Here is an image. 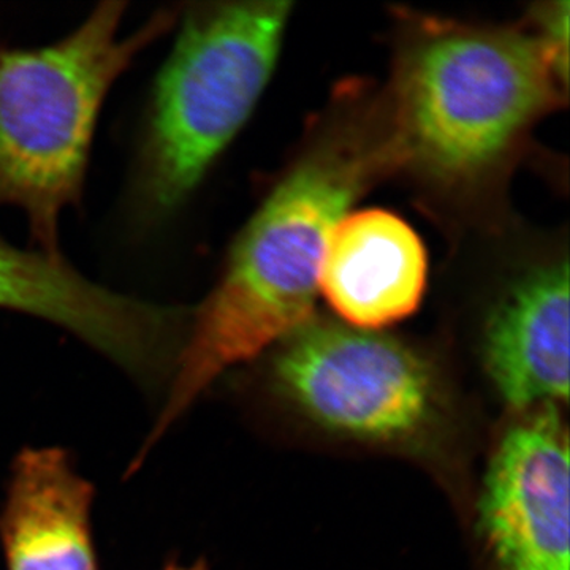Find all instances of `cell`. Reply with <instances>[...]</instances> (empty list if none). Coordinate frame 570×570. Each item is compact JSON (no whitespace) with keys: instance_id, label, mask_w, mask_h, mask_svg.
I'll return each mask as SVG.
<instances>
[{"instance_id":"3957f363","label":"cell","mask_w":570,"mask_h":570,"mask_svg":"<svg viewBox=\"0 0 570 570\" xmlns=\"http://www.w3.org/2000/svg\"><path fill=\"white\" fill-rule=\"evenodd\" d=\"M124 10L100 3L50 47L0 48V209H21L47 254L59 255V220L80 200L105 97L176 21L163 11L121 37Z\"/></svg>"},{"instance_id":"8992f818","label":"cell","mask_w":570,"mask_h":570,"mask_svg":"<svg viewBox=\"0 0 570 570\" xmlns=\"http://www.w3.org/2000/svg\"><path fill=\"white\" fill-rule=\"evenodd\" d=\"M0 309L50 322L99 352L141 387L167 373L183 330L179 307L141 302L94 283L62 255L0 239Z\"/></svg>"},{"instance_id":"52a82bcc","label":"cell","mask_w":570,"mask_h":570,"mask_svg":"<svg viewBox=\"0 0 570 570\" xmlns=\"http://www.w3.org/2000/svg\"><path fill=\"white\" fill-rule=\"evenodd\" d=\"M480 524L498 570H569V434L557 406L524 412L499 441Z\"/></svg>"},{"instance_id":"277c9868","label":"cell","mask_w":570,"mask_h":570,"mask_svg":"<svg viewBox=\"0 0 570 570\" xmlns=\"http://www.w3.org/2000/svg\"><path fill=\"white\" fill-rule=\"evenodd\" d=\"M291 10L235 2L187 11L154 86L137 179L146 214L186 200L245 126L275 70Z\"/></svg>"},{"instance_id":"7a4b0ae2","label":"cell","mask_w":570,"mask_h":570,"mask_svg":"<svg viewBox=\"0 0 570 570\" xmlns=\"http://www.w3.org/2000/svg\"><path fill=\"white\" fill-rule=\"evenodd\" d=\"M400 51L393 145L401 164L442 186L491 174L568 99V75L532 28L425 20Z\"/></svg>"},{"instance_id":"30bf717a","label":"cell","mask_w":570,"mask_h":570,"mask_svg":"<svg viewBox=\"0 0 570 570\" xmlns=\"http://www.w3.org/2000/svg\"><path fill=\"white\" fill-rule=\"evenodd\" d=\"M485 363L499 395L528 412L569 397V264L521 277L491 314Z\"/></svg>"},{"instance_id":"8fae6325","label":"cell","mask_w":570,"mask_h":570,"mask_svg":"<svg viewBox=\"0 0 570 570\" xmlns=\"http://www.w3.org/2000/svg\"><path fill=\"white\" fill-rule=\"evenodd\" d=\"M163 570H209L206 568V564L204 561L194 562V564H181V562L178 561H170L167 562V564L164 566Z\"/></svg>"},{"instance_id":"6da1fadb","label":"cell","mask_w":570,"mask_h":570,"mask_svg":"<svg viewBox=\"0 0 570 570\" xmlns=\"http://www.w3.org/2000/svg\"><path fill=\"white\" fill-rule=\"evenodd\" d=\"M397 163L390 132L346 130L316 142L276 184L236 239L216 288L190 311L163 404L130 472L225 371L309 324L330 234Z\"/></svg>"},{"instance_id":"ba28073f","label":"cell","mask_w":570,"mask_h":570,"mask_svg":"<svg viewBox=\"0 0 570 570\" xmlns=\"http://www.w3.org/2000/svg\"><path fill=\"white\" fill-rule=\"evenodd\" d=\"M428 283V254L417 232L395 213H347L330 234L318 268L333 311L352 328H385L419 309Z\"/></svg>"},{"instance_id":"9c48e42d","label":"cell","mask_w":570,"mask_h":570,"mask_svg":"<svg viewBox=\"0 0 570 570\" xmlns=\"http://www.w3.org/2000/svg\"><path fill=\"white\" fill-rule=\"evenodd\" d=\"M94 499L96 489L69 450L40 445L17 453L0 508L6 570H100Z\"/></svg>"},{"instance_id":"5b68a950","label":"cell","mask_w":570,"mask_h":570,"mask_svg":"<svg viewBox=\"0 0 570 570\" xmlns=\"http://www.w3.org/2000/svg\"><path fill=\"white\" fill-rule=\"evenodd\" d=\"M277 387L307 419L365 441L417 436L438 411L433 367L393 337L335 324H309L285 340Z\"/></svg>"}]
</instances>
